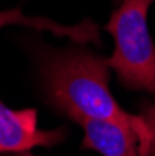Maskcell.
Returning <instances> with one entry per match:
<instances>
[{
	"instance_id": "4",
	"label": "cell",
	"mask_w": 155,
	"mask_h": 156,
	"mask_svg": "<svg viewBox=\"0 0 155 156\" xmlns=\"http://www.w3.org/2000/svg\"><path fill=\"white\" fill-rule=\"evenodd\" d=\"M79 125L84 130L82 149L95 151L101 156H142L137 132L127 126L97 119H86Z\"/></svg>"
},
{
	"instance_id": "7",
	"label": "cell",
	"mask_w": 155,
	"mask_h": 156,
	"mask_svg": "<svg viewBox=\"0 0 155 156\" xmlns=\"http://www.w3.org/2000/svg\"><path fill=\"white\" fill-rule=\"evenodd\" d=\"M17 156H34V154H30V152H21V154H17Z\"/></svg>"
},
{
	"instance_id": "5",
	"label": "cell",
	"mask_w": 155,
	"mask_h": 156,
	"mask_svg": "<svg viewBox=\"0 0 155 156\" xmlns=\"http://www.w3.org/2000/svg\"><path fill=\"white\" fill-rule=\"evenodd\" d=\"M15 24L28 26V28L40 30V32H51V34L60 35V37H67L71 41H75L77 45H82V43L99 45V26L93 21H90V19L75 24V26H67V24H58V23L51 21V19L25 15L21 11V8L0 11V28L15 26Z\"/></svg>"
},
{
	"instance_id": "3",
	"label": "cell",
	"mask_w": 155,
	"mask_h": 156,
	"mask_svg": "<svg viewBox=\"0 0 155 156\" xmlns=\"http://www.w3.org/2000/svg\"><path fill=\"white\" fill-rule=\"evenodd\" d=\"M66 140V128L41 130L37 112L11 110L0 101V154L30 152L36 147H54Z\"/></svg>"
},
{
	"instance_id": "1",
	"label": "cell",
	"mask_w": 155,
	"mask_h": 156,
	"mask_svg": "<svg viewBox=\"0 0 155 156\" xmlns=\"http://www.w3.org/2000/svg\"><path fill=\"white\" fill-rule=\"evenodd\" d=\"M108 63L81 45L60 50L43 63V89L47 101L66 117L81 123L86 119L110 121L144 134L140 115H133L118 104L108 87Z\"/></svg>"
},
{
	"instance_id": "6",
	"label": "cell",
	"mask_w": 155,
	"mask_h": 156,
	"mask_svg": "<svg viewBox=\"0 0 155 156\" xmlns=\"http://www.w3.org/2000/svg\"><path fill=\"white\" fill-rule=\"evenodd\" d=\"M144 123V134L138 141V149L142 156H155V104H142L140 113Z\"/></svg>"
},
{
	"instance_id": "2",
	"label": "cell",
	"mask_w": 155,
	"mask_h": 156,
	"mask_svg": "<svg viewBox=\"0 0 155 156\" xmlns=\"http://www.w3.org/2000/svg\"><path fill=\"white\" fill-rule=\"evenodd\" d=\"M155 0H122L105 30L114 39V52L107 60L120 84L129 91L155 97V43L148 28V9Z\"/></svg>"
}]
</instances>
